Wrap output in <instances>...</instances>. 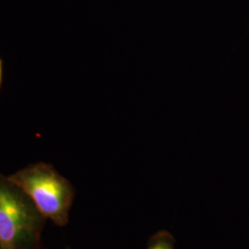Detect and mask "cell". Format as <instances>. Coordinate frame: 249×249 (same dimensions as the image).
Masks as SVG:
<instances>
[{
    "instance_id": "6da1fadb",
    "label": "cell",
    "mask_w": 249,
    "mask_h": 249,
    "mask_svg": "<svg viewBox=\"0 0 249 249\" xmlns=\"http://www.w3.org/2000/svg\"><path fill=\"white\" fill-rule=\"evenodd\" d=\"M8 180L32 199L42 215L58 225L67 223L73 190L52 165L38 162L18 171Z\"/></svg>"
},
{
    "instance_id": "7a4b0ae2",
    "label": "cell",
    "mask_w": 249,
    "mask_h": 249,
    "mask_svg": "<svg viewBox=\"0 0 249 249\" xmlns=\"http://www.w3.org/2000/svg\"><path fill=\"white\" fill-rule=\"evenodd\" d=\"M18 187L0 178V247L20 249L35 234L36 217Z\"/></svg>"
},
{
    "instance_id": "3957f363",
    "label": "cell",
    "mask_w": 249,
    "mask_h": 249,
    "mask_svg": "<svg viewBox=\"0 0 249 249\" xmlns=\"http://www.w3.org/2000/svg\"><path fill=\"white\" fill-rule=\"evenodd\" d=\"M174 238L168 231H160L149 242L148 249H174Z\"/></svg>"
},
{
    "instance_id": "277c9868",
    "label": "cell",
    "mask_w": 249,
    "mask_h": 249,
    "mask_svg": "<svg viewBox=\"0 0 249 249\" xmlns=\"http://www.w3.org/2000/svg\"><path fill=\"white\" fill-rule=\"evenodd\" d=\"M3 77H4V62L0 57V90L3 84Z\"/></svg>"
}]
</instances>
